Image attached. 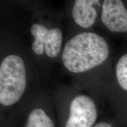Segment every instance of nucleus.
I'll return each mask as SVG.
<instances>
[{
    "label": "nucleus",
    "instance_id": "nucleus-1",
    "mask_svg": "<svg viewBox=\"0 0 127 127\" xmlns=\"http://www.w3.org/2000/svg\"><path fill=\"white\" fill-rule=\"evenodd\" d=\"M109 48L99 35L90 32L80 33L66 42L62 59L68 70L74 73L85 72L107 60Z\"/></svg>",
    "mask_w": 127,
    "mask_h": 127
},
{
    "label": "nucleus",
    "instance_id": "nucleus-2",
    "mask_svg": "<svg viewBox=\"0 0 127 127\" xmlns=\"http://www.w3.org/2000/svg\"><path fill=\"white\" fill-rule=\"evenodd\" d=\"M24 63L17 55H9L0 65V103L12 105L21 98L26 88Z\"/></svg>",
    "mask_w": 127,
    "mask_h": 127
},
{
    "label": "nucleus",
    "instance_id": "nucleus-3",
    "mask_svg": "<svg viewBox=\"0 0 127 127\" xmlns=\"http://www.w3.org/2000/svg\"><path fill=\"white\" fill-rule=\"evenodd\" d=\"M31 33L34 37L32 48L35 54H43L44 50L47 56L51 58H54L59 54L63 42L61 30H48L44 25L34 24L31 27Z\"/></svg>",
    "mask_w": 127,
    "mask_h": 127
},
{
    "label": "nucleus",
    "instance_id": "nucleus-4",
    "mask_svg": "<svg viewBox=\"0 0 127 127\" xmlns=\"http://www.w3.org/2000/svg\"><path fill=\"white\" fill-rule=\"evenodd\" d=\"M97 118V110L93 100L79 95L71 101L65 127H93Z\"/></svg>",
    "mask_w": 127,
    "mask_h": 127
},
{
    "label": "nucleus",
    "instance_id": "nucleus-5",
    "mask_svg": "<svg viewBox=\"0 0 127 127\" xmlns=\"http://www.w3.org/2000/svg\"><path fill=\"white\" fill-rule=\"evenodd\" d=\"M101 20L111 31L127 32V10L121 1H104L102 8Z\"/></svg>",
    "mask_w": 127,
    "mask_h": 127
},
{
    "label": "nucleus",
    "instance_id": "nucleus-6",
    "mask_svg": "<svg viewBox=\"0 0 127 127\" xmlns=\"http://www.w3.org/2000/svg\"><path fill=\"white\" fill-rule=\"evenodd\" d=\"M96 0H76L72 8V17L76 23L82 28H87L94 24L97 17L94 5Z\"/></svg>",
    "mask_w": 127,
    "mask_h": 127
},
{
    "label": "nucleus",
    "instance_id": "nucleus-7",
    "mask_svg": "<svg viewBox=\"0 0 127 127\" xmlns=\"http://www.w3.org/2000/svg\"><path fill=\"white\" fill-rule=\"evenodd\" d=\"M24 127H55V125L45 111L35 108L30 112Z\"/></svg>",
    "mask_w": 127,
    "mask_h": 127
},
{
    "label": "nucleus",
    "instance_id": "nucleus-8",
    "mask_svg": "<svg viewBox=\"0 0 127 127\" xmlns=\"http://www.w3.org/2000/svg\"><path fill=\"white\" fill-rule=\"evenodd\" d=\"M116 75L120 86L127 91V54L119 60L116 66Z\"/></svg>",
    "mask_w": 127,
    "mask_h": 127
},
{
    "label": "nucleus",
    "instance_id": "nucleus-9",
    "mask_svg": "<svg viewBox=\"0 0 127 127\" xmlns=\"http://www.w3.org/2000/svg\"><path fill=\"white\" fill-rule=\"evenodd\" d=\"M93 127H112V126L107 123H105V122H101L95 125Z\"/></svg>",
    "mask_w": 127,
    "mask_h": 127
}]
</instances>
